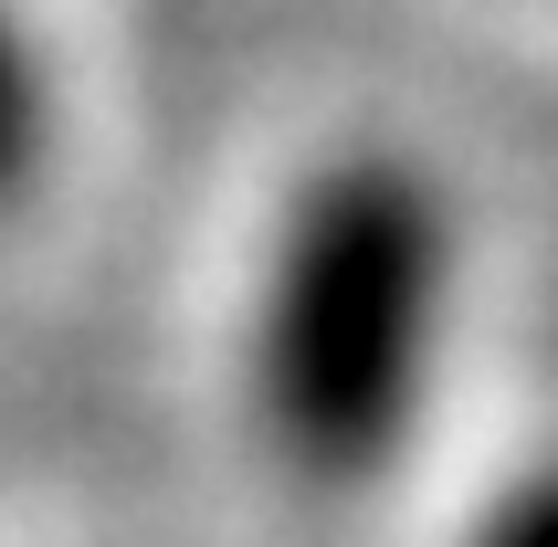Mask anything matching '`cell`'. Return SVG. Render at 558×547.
<instances>
[{
  "instance_id": "1",
  "label": "cell",
  "mask_w": 558,
  "mask_h": 547,
  "mask_svg": "<svg viewBox=\"0 0 558 547\" xmlns=\"http://www.w3.org/2000/svg\"><path fill=\"white\" fill-rule=\"evenodd\" d=\"M453 327V200L411 148H338L253 274L243 390L295 485L359 495L411 453Z\"/></svg>"
},
{
  "instance_id": "2",
  "label": "cell",
  "mask_w": 558,
  "mask_h": 547,
  "mask_svg": "<svg viewBox=\"0 0 558 547\" xmlns=\"http://www.w3.org/2000/svg\"><path fill=\"white\" fill-rule=\"evenodd\" d=\"M43 169H53V63L32 22L0 0V221L43 190Z\"/></svg>"
},
{
  "instance_id": "3",
  "label": "cell",
  "mask_w": 558,
  "mask_h": 547,
  "mask_svg": "<svg viewBox=\"0 0 558 547\" xmlns=\"http://www.w3.org/2000/svg\"><path fill=\"white\" fill-rule=\"evenodd\" d=\"M464 547H558V453L527 463V474H506V485L474 506Z\"/></svg>"
}]
</instances>
